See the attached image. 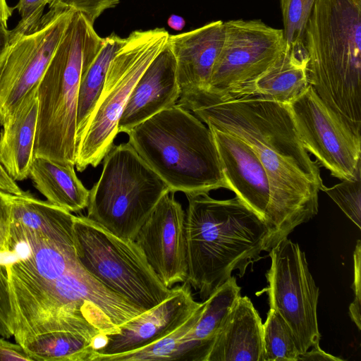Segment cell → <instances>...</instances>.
<instances>
[{
  "label": "cell",
  "instance_id": "8fae6325",
  "mask_svg": "<svg viewBox=\"0 0 361 361\" xmlns=\"http://www.w3.org/2000/svg\"><path fill=\"white\" fill-rule=\"evenodd\" d=\"M308 153L339 180L361 178V133L328 106L308 85L288 104Z\"/></svg>",
  "mask_w": 361,
  "mask_h": 361
},
{
  "label": "cell",
  "instance_id": "2e32d148",
  "mask_svg": "<svg viewBox=\"0 0 361 361\" xmlns=\"http://www.w3.org/2000/svg\"><path fill=\"white\" fill-rule=\"evenodd\" d=\"M208 127L214 137L228 190L269 226L270 185L258 157L240 139Z\"/></svg>",
  "mask_w": 361,
  "mask_h": 361
},
{
  "label": "cell",
  "instance_id": "7402d4cb",
  "mask_svg": "<svg viewBox=\"0 0 361 361\" xmlns=\"http://www.w3.org/2000/svg\"><path fill=\"white\" fill-rule=\"evenodd\" d=\"M307 62L305 52L286 49L281 60L255 82L240 90L224 94H257L288 105L309 85Z\"/></svg>",
  "mask_w": 361,
  "mask_h": 361
},
{
  "label": "cell",
  "instance_id": "d6986e66",
  "mask_svg": "<svg viewBox=\"0 0 361 361\" xmlns=\"http://www.w3.org/2000/svg\"><path fill=\"white\" fill-rule=\"evenodd\" d=\"M206 361H264L263 324L248 297L235 300Z\"/></svg>",
  "mask_w": 361,
  "mask_h": 361
},
{
  "label": "cell",
  "instance_id": "9a60e30c",
  "mask_svg": "<svg viewBox=\"0 0 361 361\" xmlns=\"http://www.w3.org/2000/svg\"><path fill=\"white\" fill-rule=\"evenodd\" d=\"M201 305L193 298L187 282L173 287L172 294L160 304L122 325L118 332L105 336L92 361H106L160 340L185 323Z\"/></svg>",
  "mask_w": 361,
  "mask_h": 361
},
{
  "label": "cell",
  "instance_id": "8d00e7d4",
  "mask_svg": "<svg viewBox=\"0 0 361 361\" xmlns=\"http://www.w3.org/2000/svg\"><path fill=\"white\" fill-rule=\"evenodd\" d=\"M0 189L12 195H22L24 192L0 165Z\"/></svg>",
  "mask_w": 361,
  "mask_h": 361
},
{
  "label": "cell",
  "instance_id": "7c38bea8",
  "mask_svg": "<svg viewBox=\"0 0 361 361\" xmlns=\"http://www.w3.org/2000/svg\"><path fill=\"white\" fill-rule=\"evenodd\" d=\"M224 25V42L206 91L216 95L250 85L286 52L283 30L261 20H231Z\"/></svg>",
  "mask_w": 361,
  "mask_h": 361
},
{
  "label": "cell",
  "instance_id": "83f0119b",
  "mask_svg": "<svg viewBox=\"0 0 361 361\" xmlns=\"http://www.w3.org/2000/svg\"><path fill=\"white\" fill-rule=\"evenodd\" d=\"M316 0H280L283 35L288 51L305 52L303 37Z\"/></svg>",
  "mask_w": 361,
  "mask_h": 361
},
{
  "label": "cell",
  "instance_id": "30bf717a",
  "mask_svg": "<svg viewBox=\"0 0 361 361\" xmlns=\"http://www.w3.org/2000/svg\"><path fill=\"white\" fill-rule=\"evenodd\" d=\"M269 252L271 266L265 274L268 286L262 291L267 294L269 308L285 320L294 335L300 354L303 353L319 344V289L298 244L286 237Z\"/></svg>",
  "mask_w": 361,
  "mask_h": 361
},
{
  "label": "cell",
  "instance_id": "5bb4252c",
  "mask_svg": "<svg viewBox=\"0 0 361 361\" xmlns=\"http://www.w3.org/2000/svg\"><path fill=\"white\" fill-rule=\"evenodd\" d=\"M170 192L159 201L139 230L135 243L167 288L187 279L185 212Z\"/></svg>",
  "mask_w": 361,
  "mask_h": 361
},
{
  "label": "cell",
  "instance_id": "ac0fdd59",
  "mask_svg": "<svg viewBox=\"0 0 361 361\" xmlns=\"http://www.w3.org/2000/svg\"><path fill=\"white\" fill-rule=\"evenodd\" d=\"M224 39V25L221 20L189 32L169 35L167 44L176 59L180 95L208 90Z\"/></svg>",
  "mask_w": 361,
  "mask_h": 361
},
{
  "label": "cell",
  "instance_id": "f35d334b",
  "mask_svg": "<svg viewBox=\"0 0 361 361\" xmlns=\"http://www.w3.org/2000/svg\"><path fill=\"white\" fill-rule=\"evenodd\" d=\"M14 8L9 6L6 0H0V24L7 25L9 18L12 16Z\"/></svg>",
  "mask_w": 361,
  "mask_h": 361
},
{
  "label": "cell",
  "instance_id": "484cf974",
  "mask_svg": "<svg viewBox=\"0 0 361 361\" xmlns=\"http://www.w3.org/2000/svg\"><path fill=\"white\" fill-rule=\"evenodd\" d=\"M240 287L235 278L231 276L204 300V307L199 319L183 339L199 343L208 355L217 333L235 300L240 295Z\"/></svg>",
  "mask_w": 361,
  "mask_h": 361
},
{
  "label": "cell",
  "instance_id": "5b68a950",
  "mask_svg": "<svg viewBox=\"0 0 361 361\" xmlns=\"http://www.w3.org/2000/svg\"><path fill=\"white\" fill-rule=\"evenodd\" d=\"M126 134L128 142L170 192L228 190L212 133L189 110L176 104Z\"/></svg>",
  "mask_w": 361,
  "mask_h": 361
},
{
  "label": "cell",
  "instance_id": "277c9868",
  "mask_svg": "<svg viewBox=\"0 0 361 361\" xmlns=\"http://www.w3.org/2000/svg\"><path fill=\"white\" fill-rule=\"evenodd\" d=\"M303 47L308 84L361 133V0H316Z\"/></svg>",
  "mask_w": 361,
  "mask_h": 361
},
{
  "label": "cell",
  "instance_id": "e0dca14e",
  "mask_svg": "<svg viewBox=\"0 0 361 361\" xmlns=\"http://www.w3.org/2000/svg\"><path fill=\"white\" fill-rule=\"evenodd\" d=\"M180 94L176 59L166 42L131 91L119 120L118 133H127L137 125L173 106Z\"/></svg>",
  "mask_w": 361,
  "mask_h": 361
},
{
  "label": "cell",
  "instance_id": "9c48e42d",
  "mask_svg": "<svg viewBox=\"0 0 361 361\" xmlns=\"http://www.w3.org/2000/svg\"><path fill=\"white\" fill-rule=\"evenodd\" d=\"M73 232L77 257L109 289L147 311L173 292L157 277L133 240L121 238L85 216H75Z\"/></svg>",
  "mask_w": 361,
  "mask_h": 361
},
{
  "label": "cell",
  "instance_id": "603a6c76",
  "mask_svg": "<svg viewBox=\"0 0 361 361\" xmlns=\"http://www.w3.org/2000/svg\"><path fill=\"white\" fill-rule=\"evenodd\" d=\"M204 304L202 302L185 323L160 340L137 350L109 357L106 361H206L207 353L199 343L183 339L199 319Z\"/></svg>",
  "mask_w": 361,
  "mask_h": 361
},
{
  "label": "cell",
  "instance_id": "1f68e13d",
  "mask_svg": "<svg viewBox=\"0 0 361 361\" xmlns=\"http://www.w3.org/2000/svg\"><path fill=\"white\" fill-rule=\"evenodd\" d=\"M14 333V315L8 281L5 269L0 266V336L8 338Z\"/></svg>",
  "mask_w": 361,
  "mask_h": 361
},
{
  "label": "cell",
  "instance_id": "f1b7e54d",
  "mask_svg": "<svg viewBox=\"0 0 361 361\" xmlns=\"http://www.w3.org/2000/svg\"><path fill=\"white\" fill-rule=\"evenodd\" d=\"M325 192L344 214L361 228V178L341 180L331 187L323 186Z\"/></svg>",
  "mask_w": 361,
  "mask_h": 361
},
{
  "label": "cell",
  "instance_id": "d590c367",
  "mask_svg": "<svg viewBox=\"0 0 361 361\" xmlns=\"http://www.w3.org/2000/svg\"><path fill=\"white\" fill-rule=\"evenodd\" d=\"M342 361L343 360L326 353L322 350L319 345L312 347L311 350H307L298 355L297 361Z\"/></svg>",
  "mask_w": 361,
  "mask_h": 361
},
{
  "label": "cell",
  "instance_id": "ab89813d",
  "mask_svg": "<svg viewBox=\"0 0 361 361\" xmlns=\"http://www.w3.org/2000/svg\"><path fill=\"white\" fill-rule=\"evenodd\" d=\"M168 25L173 29L179 30H181L185 25L184 19L176 15H172L168 19Z\"/></svg>",
  "mask_w": 361,
  "mask_h": 361
},
{
  "label": "cell",
  "instance_id": "4dcf8cb0",
  "mask_svg": "<svg viewBox=\"0 0 361 361\" xmlns=\"http://www.w3.org/2000/svg\"><path fill=\"white\" fill-rule=\"evenodd\" d=\"M119 2L120 0H53L49 5V8H71L83 14L94 24L104 11L116 7Z\"/></svg>",
  "mask_w": 361,
  "mask_h": 361
},
{
  "label": "cell",
  "instance_id": "4316f807",
  "mask_svg": "<svg viewBox=\"0 0 361 361\" xmlns=\"http://www.w3.org/2000/svg\"><path fill=\"white\" fill-rule=\"evenodd\" d=\"M263 345L264 361H297L300 355L290 328L271 308L263 324Z\"/></svg>",
  "mask_w": 361,
  "mask_h": 361
},
{
  "label": "cell",
  "instance_id": "e575fe53",
  "mask_svg": "<svg viewBox=\"0 0 361 361\" xmlns=\"http://www.w3.org/2000/svg\"><path fill=\"white\" fill-rule=\"evenodd\" d=\"M32 361L24 348L19 343H13L0 338V361Z\"/></svg>",
  "mask_w": 361,
  "mask_h": 361
},
{
  "label": "cell",
  "instance_id": "ffe728a7",
  "mask_svg": "<svg viewBox=\"0 0 361 361\" xmlns=\"http://www.w3.org/2000/svg\"><path fill=\"white\" fill-rule=\"evenodd\" d=\"M37 89L25 97L1 125L0 165L16 182L29 177L35 159L34 146L38 117Z\"/></svg>",
  "mask_w": 361,
  "mask_h": 361
},
{
  "label": "cell",
  "instance_id": "f546056e",
  "mask_svg": "<svg viewBox=\"0 0 361 361\" xmlns=\"http://www.w3.org/2000/svg\"><path fill=\"white\" fill-rule=\"evenodd\" d=\"M52 1L53 0H19L15 8L18 10L20 20L15 28L10 30L11 39L36 29L46 5L51 4Z\"/></svg>",
  "mask_w": 361,
  "mask_h": 361
},
{
  "label": "cell",
  "instance_id": "836d02e7",
  "mask_svg": "<svg viewBox=\"0 0 361 361\" xmlns=\"http://www.w3.org/2000/svg\"><path fill=\"white\" fill-rule=\"evenodd\" d=\"M11 218V194L0 189V254L7 247Z\"/></svg>",
  "mask_w": 361,
  "mask_h": 361
},
{
  "label": "cell",
  "instance_id": "74e56055",
  "mask_svg": "<svg viewBox=\"0 0 361 361\" xmlns=\"http://www.w3.org/2000/svg\"><path fill=\"white\" fill-rule=\"evenodd\" d=\"M11 39L10 30L7 29V25L0 24V57L9 44Z\"/></svg>",
  "mask_w": 361,
  "mask_h": 361
},
{
  "label": "cell",
  "instance_id": "7a4b0ae2",
  "mask_svg": "<svg viewBox=\"0 0 361 361\" xmlns=\"http://www.w3.org/2000/svg\"><path fill=\"white\" fill-rule=\"evenodd\" d=\"M207 124L245 142L264 167L271 190L273 245L318 212L319 164L303 147L288 105L257 94H182L177 103Z\"/></svg>",
  "mask_w": 361,
  "mask_h": 361
},
{
  "label": "cell",
  "instance_id": "44dd1931",
  "mask_svg": "<svg viewBox=\"0 0 361 361\" xmlns=\"http://www.w3.org/2000/svg\"><path fill=\"white\" fill-rule=\"evenodd\" d=\"M29 177L52 204L71 213L87 208L90 190L78 178L75 166L35 157Z\"/></svg>",
  "mask_w": 361,
  "mask_h": 361
},
{
  "label": "cell",
  "instance_id": "4fadbf2b",
  "mask_svg": "<svg viewBox=\"0 0 361 361\" xmlns=\"http://www.w3.org/2000/svg\"><path fill=\"white\" fill-rule=\"evenodd\" d=\"M74 10L55 7L36 29L13 37L0 57V124L37 86Z\"/></svg>",
  "mask_w": 361,
  "mask_h": 361
},
{
  "label": "cell",
  "instance_id": "ba28073f",
  "mask_svg": "<svg viewBox=\"0 0 361 361\" xmlns=\"http://www.w3.org/2000/svg\"><path fill=\"white\" fill-rule=\"evenodd\" d=\"M164 28L135 30L116 54L87 124L76 145V169L97 167L114 146L118 123L131 91L144 71L166 45Z\"/></svg>",
  "mask_w": 361,
  "mask_h": 361
},
{
  "label": "cell",
  "instance_id": "52a82bcc",
  "mask_svg": "<svg viewBox=\"0 0 361 361\" xmlns=\"http://www.w3.org/2000/svg\"><path fill=\"white\" fill-rule=\"evenodd\" d=\"M102 161L100 177L90 190L87 216L134 241L169 188L129 142L114 145Z\"/></svg>",
  "mask_w": 361,
  "mask_h": 361
},
{
  "label": "cell",
  "instance_id": "d6a6232c",
  "mask_svg": "<svg viewBox=\"0 0 361 361\" xmlns=\"http://www.w3.org/2000/svg\"><path fill=\"white\" fill-rule=\"evenodd\" d=\"M354 281L352 288L354 291V300L349 306V314L359 330L361 327V242L357 240L353 254Z\"/></svg>",
  "mask_w": 361,
  "mask_h": 361
},
{
  "label": "cell",
  "instance_id": "8992f818",
  "mask_svg": "<svg viewBox=\"0 0 361 361\" xmlns=\"http://www.w3.org/2000/svg\"><path fill=\"white\" fill-rule=\"evenodd\" d=\"M104 42L93 23L81 13L73 11L37 86L35 157L75 166L81 74L99 53Z\"/></svg>",
  "mask_w": 361,
  "mask_h": 361
},
{
  "label": "cell",
  "instance_id": "3957f363",
  "mask_svg": "<svg viewBox=\"0 0 361 361\" xmlns=\"http://www.w3.org/2000/svg\"><path fill=\"white\" fill-rule=\"evenodd\" d=\"M187 282L205 300L233 271L244 276L250 264L273 246L266 222L235 196L216 200L209 193L185 195Z\"/></svg>",
  "mask_w": 361,
  "mask_h": 361
},
{
  "label": "cell",
  "instance_id": "cb8c5ba5",
  "mask_svg": "<svg viewBox=\"0 0 361 361\" xmlns=\"http://www.w3.org/2000/svg\"><path fill=\"white\" fill-rule=\"evenodd\" d=\"M126 40V38L114 32L105 37L99 53L82 72L77 109L76 145L87 124L110 63Z\"/></svg>",
  "mask_w": 361,
  "mask_h": 361
},
{
  "label": "cell",
  "instance_id": "6da1fadb",
  "mask_svg": "<svg viewBox=\"0 0 361 361\" xmlns=\"http://www.w3.org/2000/svg\"><path fill=\"white\" fill-rule=\"evenodd\" d=\"M8 245L0 254L21 345L52 331L80 334L95 341L116 333L145 310L113 292L79 261L75 215L28 193L12 195Z\"/></svg>",
  "mask_w": 361,
  "mask_h": 361
},
{
  "label": "cell",
  "instance_id": "d4e9b609",
  "mask_svg": "<svg viewBox=\"0 0 361 361\" xmlns=\"http://www.w3.org/2000/svg\"><path fill=\"white\" fill-rule=\"evenodd\" d=\"M22 346L32 361H92L94 341L69 331H52L35 336Z\"/></svg>",
  "mask_w": 361,
  "mask_h": 361
}]
</instances>
